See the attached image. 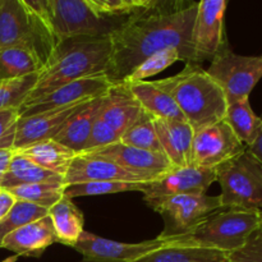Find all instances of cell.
<instances>
[{
    "label": "cell",
    "mask_w": 262,
    "mask_h": 262,
    "mask_svg": "<svg viewBox=\"0 0 262 262\" xmlns=\"http://www.w3.org/2000/svg\"><path fill=\"white\" fill-rule=\"evenodd\" d=\"M197 5L189 0H155L118 27L109 37L112 54L105 76L110 84L123 83L146 58L165 49H174L182 61L194 64L192 30Z\"/></svg>",
    "instance_id": "1"
},
{
    "label": "cell",
    "mask_w": 262,
    "mask_h": 262,
    "mask_svg": "<svg viewBox=\"0 0 262 262\" xmlns=\"http://www.w3.org/2000/svg\"><path fill=\"white\" fill-rule=\"evenodd\" d=\"M112 54L109 37L69 38L56 46L50 60L38 73L37 82L22 106L46 96L67 83L105 73Z\"/></svg>",
    "instance_id": "2"
},
{
    "label": "cell",
    "mask_w": 262,
    "mask_h": 262,
    "mask_svg": "<svg viewBox=\"0 0 262 262\" xmlns=\"http://www.w3.org/2000/svg\"><path fill=\"white\" fill-rule=\"evenodd\" d=\"M165 90L193 130L222 122L228 102L216 82L199 64H186L176 76L156 81Z\"/></svg>",
    "instance_id": "3"
},
{
    "label": "cell",
    "mask_w": 262,
    "mask_h": 262,
    "mask_svg": "<svg viewBox=\"0 0 262 262\" xmlns=\"http://www.w3.org/2000/svg\"><path fill=\"white\" fill-rule=\"evenodd\" d=\"M58 45L50 26L26 0H0V50H25L45 67Z\"/></svg>",
    "instance_id": "4"
},
{
    "label": "cell",
    "mask_w": 262,
    "mask_h": 262,
    "mask_svg": "<svg viewBox=\"0 0 262 262\" xmlns=\"http://www.w3.org/2000/svg\"><path fill=\"white\" fill-rule=\"evenodd\" d=\"M261 227V210L229 207L212 212L191 234L174 243L211 248L225 253L241 250Z\"/></svg>",
    "instance_id": "5"
},
{
    "label": "cell",
    "mask_w": 262,
    "mask_h": 262,
    "mask_svg": "<svg viewBox=\"0 0 262 262\" xmlns=\"http://www.w3.org/2000/svg\"><path fill=\"white\" fill-rule=\"evenodd\" d=\"M223 209L262 210V164L246 148L215 169Z\"/></svg>",
    "instance_id": "6"
},
{
    "label": "cell",
    "mask_w": 262,
    "mask_h": 262,
    "mask_svg": "<svg viewBox=\"0 0 262 262\" xmlns=\"http://www.w3.org/2000/svg\"><path fill=\"white\" fill-rule=\"evenodd\" d=\"M48 14L58 43L69 38L110 37L127 20L100 17L87 0H48Z\"/></svg>",
    "instance_id": "7"
},
{
    "label": "cell",
    "mask_w": 262,
    "mask_h": 262,
    "mask_svg": "<svg viewBox=\"0 0 262 262\" xmlns=\"http://www.w3.org/2000/svg\"><path fill=\"white\" fill-rule=\"evenodd\" d=\"M148 207L163 216L165 227L161 239H176L188 235L209 217L223 209L219 196L209 194H178L168 199L146 201Z\"/></svg>",
    "instance_id": "8"
},
{
    "label": "cell",
    "mask_w": 262,
    "mask_h": 262,
    "mask_svg": "<svg viewBox=\"0 0 262 262\" xmlns=\"http://www.w3.org/2000/svg\"><path fill=\"white\" fill-rule=\"evenodd\" d=\"M207 74L224 92L228 104L250 99V94L262 78V56H247L225 48L211 60Z\"/></svg>",
    "instance_id": "9"
},
{
    "label": "cell",
    "mask_w": 262,
    "mask_h": 262,
    "mask_svg": "<svg viewBox=\"0 0 262 262\" xmlns=\"http://www.w3.org/2000/svg\"><path fill=\"white\" fill-rule=\"evenodd\" d=\"M227 7V0L199 2L192 30L194 64L202 66L204 61H211L220 51L229 46L225 35Z\"/></svg>",
    "instance_id": "10"
},
{
    "label": "cell",
    "mask_w": 262,
    "mask_h": 262,
    "mask_svg": "<svg viewBox=\"0 0 262 262\" xmlns=\"http://www.w3.org/2000/svg\"><path fill=\"white\" fill-rule=\"evenodd\" d=\"M225 120L194 130L192 142V166L216 169L246 150Z\"/></svg>",
    "instance_id": "11"
},
{
    "label": "cell",
    "mask_w": 262,
    "mask_h": 262,
    "mask_svg": "<svg viewBox=\"0 0 262 262\" xmlns=\"http://www.w3.org/2000/svg\"><path fill=\"white\" fill-rule=\"evenodd\" d=\"M169 242L159 237L140 243L117 242L83 230L73 248L82 256V262H136Z\"/></svg>",
    "instance_id": "12"
},
{
    "label": "cell",
    "mask_w": 262,
    "mask_h": 262,
    "mask_svg": "<svg viewBox=\"0 0 262 262\" xmlns=\"http://www.w3.org/2000/svg\"><path fill=\"white\" fill-rule=\"evenodd\" d=\"M110 86L112 84L107 81L105 73L77 79V81L54 90L49 95L31 102V104L20 106L19 118L31 117V115L56 109H64V107L79 104V102L96 99V97L106 94Z\"/></svg>",
    "instance_id": "13"
},
{
    "label": "cell",
    "mask_w": 262,
    "mask_h": 262,
    "mask_svg": "<svg viewBox=\"0 0 262 262\" xmlns=\"http://www.w3.org/2000/svg\"><path fill=\"white\" fill-rule=\"evenodd\" d=\"M214 182H216L215 169L192 165L170 168L156 181L147 184L142 192L143 201L168 199L178 194H205Z\"/></svg>",
    "instance_id": "14"
},
{
    "label": "cell",
    "mask_w": 262,
    "mask_h": 262,
    "mask_svg": "<svg viewBox=\"0 0 262 262\" xmlns=\"http://www.w3.org/2000/svg\"><path fill=\"white\" fill-rule=\"evenodd\" d=\"M87 154H92L95 156L113 161L124 170L135 176L142 177L146 181L150 182L156 181L165 171L173 168L164 154L141 150V148L124 145L122 142L113 143L106 147L90 151Z\"/></svg>",
    "instance_id": "15"
},
{
    "label": "cell",
    "mask_w": 262,
    "mask_h": 262,
    "mask_svg": "<svg viewBox=\"0 0 262 262\" xmlns=\"http://www.w3.org/2000/svg\"><path fill=\"white\" fill-rule=\"evenodd\" d=\"M90 101V100H89ZM84 102L72 105V106L64 107V109L51 110V112L40 113V114L31 115V117L19 118L15 132L14 143H13V151L18 152L35 143L41 141L53 140L61 128L66 125L69 118L81 109Z\"/></svg>",
    "instance_id": "16"
},
{
    "label": "cell",
    "mask_w": 262,
    "mask_h": 262,
    "mask_svg": "<svg viewBox=\"0 0 262 262\" xmlns=\"http://www.w3.org/2000/svg\"><path fill=\"white\" fill-rule=\"evenodd\" d=\"M89 182H135L143 183L142 177L135 176L124 170L113 161L92 154H77L68 171L64 176V186H73Z\"/></svg>",
    "instance_id": "17"
},
{
    "label": "cell",
    "mask_w": 262,
    "mask_h": 262,
    "mask_svg": "<svg viewBox=\"0 0 262 262\" xmlns=\"http://www.w3.org/2000/svg\"><path fill=\"white\" fill-rule=\"evenodd\" d=\"M56 242L58 241L55 230L48 214L5 235L0 241V248L12 251L18 257H40L51 245Z\"/></svg>",
    "instance_id": "18"
},
{
    "label": "cell",
    "mask_w": 262,
    "mask_h": 262,
    "mask_svg": "<svg viewBox=\"0 0 262 262\" xmlns=\"http://www.w3.org/2000/svg\"><path fill=\"white\" fill-rule=\"evenodd\" d=\"M145 113L140 102L130 92L127 83L112 84L102 96L99 118L114 128L120 136L135 124Z\"/></svg>",
    "instance_id": "19"
},
{
    "label": "cell",
    "mask_w": 262,
    "mask_h": 262,
    "mask_svg": "<svg viewBox=\"0 0 262 262\" xmlns=\"http://www.w3.org/2000/svg\"><path fill=\"white\" fill-rule=\"evenodd\" d=\"M163 154L173 168L191 166L194 130L186 120L154 118Z\"/></svg>",
    "instance_id": "20"
},
{
    "label": "cell",
    "mask_w": 262,
    "mask_h": 262,
    "mask_svg": "<svg viewBox=\"0 0 262 262\" xmlns=\"http://www.w3.org/2000/svg\"><path fill=\"white\" fill-rule=\"evenodd\" d=\"M102 96L90 100L81 109L77 110L53 140L71 148L76 154L83 152L95 120L99 117Z\"/></svg>",
    "instance_id": "21"
},
{
    "label": "cell",
    "mask_w": 262,
    "mask_h": 262,
    "mask_svg": "<svg viewBox=\"0 0 262 262\" xmlns=\"http://www.w3.org/2000/svg\"><path fill=\"white\" fill-rule=\"evenodd\" d=\"M128 86L142 109L151 117L160 119L186 120L173 97L165 90L161 89L156 81L136 82Z\"/></svg>",
    "instance_id": "22"
},
{
    "label": "cell",
    "mask_w": 262,
    "mask_h": 262,
    "mask_svg": "<svg viewBox=\"0 0 262 262\" xmlns=\"http://www.w3.org/2000/svg\"><path fill=\"white\" fill-rule=\"evenodd\" d=\"M49 216L53 223L58 243L73 248L84 230V217L81 210L72 200L63 197L49 209Z\"/></svg>",
    "instance_id": "23"
},
{
    "label": "cell",
    "mask_w": 262,
    "mask_h": 262,
    "mask_svg": "<svg viewBox=\"0 0 262 262\" xmlns=\"http://www.w3.org/2000/svg\"><path fill=\"white\" fill-rule=\"evenodd\" d=\"M37 183L64 184V177L41 168L20 152H14L0 188L10 189L25 184Z\"/></svg>",
    "instance_id": "24"
},
{
    "label": "cell",
    "mask_w": 262,
    "mask_h": 262,
    "mask_svg": "<svg viewBox=\"0 0 262 262\" xmlns=\"http://www.w3.org/2000/svg\"><path fill=\"white\" fill-rule=\"evenodd\" d=\"M170 241V239H169ZM136 262H229V253L173 241Z\"/></svg>",
    "instance_id": "25"
},
{
    "label": "cell",
    "mask_w": 262,
    "mask_h": 262,
    "mask_svg": "<svg viewBox=\"0 0 262 262\" xmlns=\"http://www.w3.org/2000/svg\"><path fill=\"white\" fill-rule=\"evenodd\" d=\"M224 120L246 147L252 146L262 132V118L255 114L250 99L228 104Z\"/></svg>",
    "instance_id": "26"
},
{
    "label": "cell",
    "mask_w": 262,
    "mask_h": 262,
    "mask_svg": "<svg viewBox=\"0 0 262 262\" xmlns=\"http://www.w3.org/2000/svg\"><path fill=\"white\" fill-rule=\"evenodd\" d=\"M18 152L27 156L41 168L63 177L67 174L72 161L77 155L71 148L54 140L41 141Z\"/></svg>",
    "instance_id": "27"
},
{
    "label": "cell",
    "mask_w": 262,
    "mask_h": 262,
    "mask_svg": "<svg viewBox=\"0 0 262 262\" xmlns=\"http://www.w3.org/2000/svg\"><path fill=\"white\" fill-rule=\"evenodd\" d=\"M42 64L33 54L19 49L0 50V83L38 73Z\"/></svg>",
    "instance_id": "28"
},
{
    "label": "cell",
    "mask_w": 262,
    "mask_h": 262,
    "mask_svg": "<svg viewBox=\"0 0 262 262\" xmlns=\"http://www.w3.org/2000/svg\"><path fill=\"white\" fill-rule=\"evenodd\" d=\"M119 142L141 148V150L163 154V148H161L160 142H159L155 125H154V117H151L146 112L141 115L140 119L135 124L130 125L120 136Z\"/></svg>",
    "instance_id": "29"
},
{
    "label": "cell",
    "mask_w": 262,
    "mask_h": 262,
    "mask_svg": "<svg viewBox=\"0 0 262 262\" xmlns=\"http://www.w3.org/2000/svg\"><path fill=\"white\" fill-rule=\"evenodd\" d=\"M64 189H66L64 184L37 183L18 186L8 191L14 196L15 200L31 202V204L49 210L63 199Z\"/></svg>",
    "instance_id": "30"
},
{
    "label": "cell",
    "mask_w": 262,
    "mask_h": 262,
    "mask_svg": "<svg viewBox=\"0 0 262 262\" xmlns=\"http://www.w3.org/2000/svg\"><path fill=\"white\" fill-rule=\"evenodd\" d=\"M97 15L110 19H128L145 12L155 0H87Z\"/></svg>",
    "instance_id": "31"
},
{
    "label": "cell",
    "mask_w": 262,
    "mask_h": 262,
    "mask_svg": "<svg viewBox=\"0 0 262 262\" xmlns=\"http://www.w3.org/2000/svg\"><path fill=\"white\" fill-rule=\"evenodd\" d=\"M150 182L135 183V182H89V183L67 186L64 189V197L73 200L76 197L100 196V194H113L120 192L137 191L143 192Z\"/></svg>",
    "instance_id": "32"
},
{
    "label": "cell",
    "mask_w": 262,
    "mask_h": 262,
    "mask_svg": "<svg viewBox=\"0 0 262 262\" xmlns=\"http://www.w3.org/2000/svg\"><path fill=\"white\" fill-rule=\"evenodd\" d=\"M48 214V209H43V207L33 205L31 202L17 200L7 216L0 220V241L9 233L19 229L25 225L31 224V223L46 216Z\"/></svg>",
    "instance_id": "33"
},
{
    "label": "cell",
    "mask_w": 262,
    "mask_h": 262,
    "mask_svg": "<svg viewBox=\"0 0 262 262\" xmlns=\"http://www.w3.org/2000/svg\"><path fill=\"white\" fill-rule=\"evenodd\" d=\"M177 61H182L181 54L174 49H165V50L158 51L148 58H146L129 76L127 77L123 83H136V82H143L150 77L165 71L170 66L176 64Z\"/></svg>",
    "instance_id": "34"
},
{
    "label": "cell",
    "mask_w": 262,
    "mask_h": 262,
    "mask_svg": "<svg viewBox=\"0 0 262 262\" xmlns=\"http://www.w3.org/2000/svg\"><path fill=\"white\" fill-rule=\"evenodd\" d=\"M38 73L0 83V112L7 109H19L35 87Z\"/></svg>",
    "instance_id": "35"
},
{
    "label": "cell",
    "mask_w": 262,
    "mask_h": 262,
    "mask_svg": "<svg viewBox=\"0 0 262 262\" xmlns=\"http://www.w3.org/2000/svg\"><path fill=\"white\" fill-rule=\"evenodd\" d=\"M119 133L114 128L110 127L106 122H104V120L97 117V119L94 123L91 133H90L89 141H87L86 148H84L83 152L99 150V148L106 147V146L113 145V143L119 142Z\"/></svg>",
    "instance_id": "36"
},
{
    "label": "cell",
    "mask_w": 262,
    "mask_h": 262,
    "mask_svg": "<svg viewBox=\"0 0 262 262\" xmlns=\"http://www.w3.org/2000/svg\"><path fill=\"white\" fill-rule=\"evenodd\" d=\"M18 120L19 109H7L0 112V148L13 150Z\"/></svg>",
    "instance_id": "37"
},
{
    "label": "cell",
    "mask_w": 262,
    "mask_h": 262,
    "mask_svg": "<svg viewBox=\"0 0 262 262\" xmlns=\"http://www.w3.org/2000/svg\"><path fill=\"white\" fill-rule=\"evenodd\" d=\"M229 262H262V229L253 233L241 250L229 255Z\"/></svg>",
    "instance_id": "38"
},
{
    "label": "cell",
    "mask_w": 262,
    "mask_h": 262,
    "mask_svg": "<svg viewBox=\"0 0 262 262\" xmlns=\"http://www.w3.org/2000/svg\"><path fill=\"white\" fill-rule=\"evenodd\" d=\"M15 201L17 200L14 199V196L8 189H0V220L7 216L8 212L12 210L13 205L15 204Z\"/></svg>",
    "instance_id": "39"
},
{
    "label": "cell",
    "mask_w": 262,
    "mask_h": 262,
    "mask_svg": "<svg viewBox=\"0 0 262 262\" xmlns=\"http://www.w3.org/2000/svg\"><path fill=\"white\" fill-rule=\"evenodd\" d=\"M13 155H14V151L13 150H4V148H0V184H2L5 174H7L8 169H9Z\"/></svg>",
    "instance_id": "40"
},
{
    "label": "cell",
    "mask_w": 262,
    "mask_h": 262,
    "mask_svg": "<svg viewBox=\"0 0 262 262\" xmlns=\"http://www.w3.org/2000/svg\"><path fill=\"white\" fill-rule=\"evenodd\" d=\"M247 148L251 151V154H252V155L262 164V132L261 135L258 136L257 140H256V142Z\"/></svg>",
    "instance_id": "41"
},
{
    "label": "cell",
    "mask_w": 262,
    "mask_h": 262,
    "mask_svg": "<svg viewBox=\"0 0 262 262\" xmlns=\"http://www.w3.org/2000/svg\"><path fill=\"white\" fill-rule=\"evenodd\" d=\"M18 260V256H12V257H8L5 260H3L2 262H15Z\"/></svg>",
    "instance_id": "42"
},
{
    "label": "cell",
    "mask_w": 262,
    "mask_h": 262,
    "mask_svg": "<svg viewBox=\"0 0 262 262\" xmlns=\"http://www.w3.org/2000/svg\"><path fill=\"white\" fill-rule=\"evenodd\" d=\"M261 229H262V210H261Z\"/></svg>",
    "instance_id": "43"
},
{
    "label": "cell",
    "mask_w": 262,
    "mask_h": 262,
    "mask_svg": "<svg viewBox=\"0 0 262 262\" xmlns=\"http://www.w3.org/2000/svg\"><path fill=\"white\" fill-rule=\"evenodd\" d=\"M0 189H2V188H0Z\"/></svg>",
    "instance_id": "44"
}]
</instances>
